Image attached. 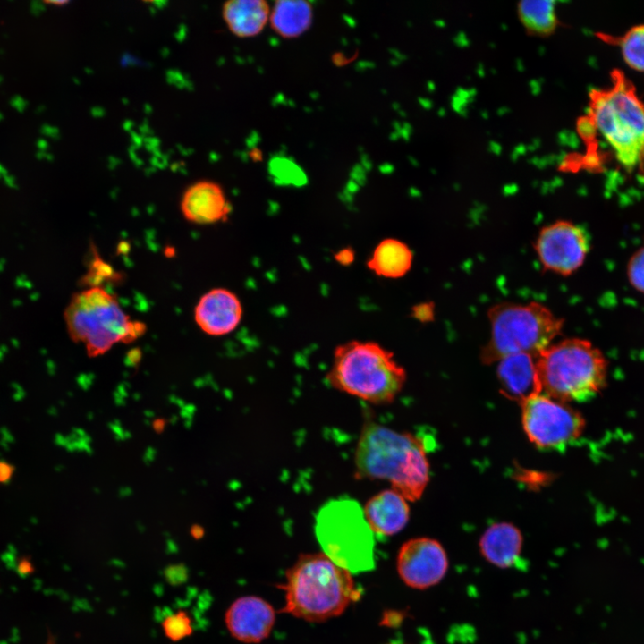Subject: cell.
Returning <instances> with one entry per match:
<instances>
[{
  "label": "cell",
  "instance_id": "obj_6",
  "mask_svg": "<svg viewBox=\"0 0 644 644\" xmlns=\"http://www.w3.org/2000/svg\"><path fill=\"white\" fill-rule=\"evenodd\" d=\"M490 336L481 351L486 364L516 353L537 356L560 335L564 320L539 302H499L487 311Z\"/></svg>",
  "mask_w": 644,
  "mask_h": 644
},
{
  "label": "cell",
  "instance_id": "obj_16",
  "mask_svg": "<svg viewBox=\"0 0 644 644\" xmlns=\"http://www.w3.org/2000/svg\"><path fill=\"white\" fill-rule=\"evenodd\" d=\"M407 499L393 488L371 496L362 508L365 520L374 535L391 537L400 532L410 518Z\"/></svg>",
  "mask_w": 644,
  "mask_h": 644
},
{
  "label": "cell",
  "instance_id": "obj_29",
  "mask_svg": "<svg viewBox=\"0 0 644 644\" xmlns=\"http://www.w3.org/2000/svg\"><path fill=\"white\" fill-rule=\"evenodd\" d=\"M66 3H67L66 1L49 2V4H56V5L65 4Z\"/></svg>",
  "mask_w": 644,
  "mask_h": 644
},
{
  "label": "cell",
  "instance_id": "obj_28",
  "mask_svg": "<svg viewBox=\"0 0 644 644\" xmlns=\"http://www.w3.org/2000/svg\"><path fill=\"white\" fill-rule=\"evenodd\" d=\"M203 534H204V530L199 525H195L191 529V535L196 538H201L203 536Z\"/></svg>",
  "mask_w": 644,
  "mask_h": 644
},
{
  "label": "cell",
  "instance_id": "obj_2",
  "mask_svg": "<svg viewBox=\"0 0 644 644\" xmlns=\"http://www.w3.org/2000/svg\"><path fill=\"white\" fill-rule=\"evenodd\" d=\"M283 612L319 623L342 614L360 597L352 573L324 553L301 554L285 572Z\"/></svg>",
  "mask_w": 644,
  "mask_h": 644
},
{
  "label": "cell",
  "instance_id": "obj_25",
  "mask_svg": "<svg viewBox=\"0 0 644 644\" xmlns=\"http://www.w3.org/2000/svg\"><path fill=\"white\" fill-rule=\"evenodd\" d=\"M334 258L340 265L349 266L354 261L355 252L351 247H345L336 251Z\"/></svg>",
  "mask_w": 644,
  "mask_h": 644
},
{
  "label": "cell",
  "instance_id": "obj_19",
  "mask_svg": "<svg viewBox=\"0 0 644 644\" xmlns=\"http://www.w3.org/2000/svg\"><path fill=\"white\" fill-rule=\"evenodd\" d=\"M413 253L403 242L394 238L382 240L373 250L367 267L378 276L396 279L411 268Z\"/></svg>",
  "mask_w": 644,
  "mask_h": 644
},
{
  "label": "cell",
  "instance_id": "obj_7",
  "mask_svg": "<svg viewBox=\"0 0 644 644\" xmlns=\"http://www.w3.org/2000/svg\"><path fill=\"white\" fill-rule=\"evenodd\" d=\"M71 338L83 343L89 356H98L115 343H129L145 330L132 321L114 295L100 286H90L75 293L64 310Z\"/></svg>",
  "mask_w": 644,
  "mask_h": 644
},
{
  "label": "cell",
  "instance_id": "obj_20",
  "mask_svg": "<svg viewBox=\"0 0 644 644\" xmlns=\"http://www.w3.org/2000/svg\"><path fill=\"white\" fill-rule=\"evenodd\" d=\"M312 18V6L307 1H277L270 14L272 28L286 38L303 34L310 27Z\"/></svg>",
  "mask_w": 644,
  "mask_h": 644
},
{
  "label": "cell",
  "instance_id": "obj_27",
  "mask_svg": "<svg viewBox=\"0 0 644 644\" xmlns=\"http://www.w3.org/2000/svg\"><path fill=\"white\" fill-rule=\"evenodd\" d=\"M637 167H638V174H639V177H640V180H642L643 182H644V147H643V149H642V151H641L640 157V160H639V163H638Z\"/></svg>",
  "mask_w": 644,
  "mask_h": 644
},
{
  "label": "cell",
  "instance_id": "obj_14",
  "mask_svg": "<svg viewBox=\"0 0 644 644\" xmlns=\"http://www.w3.org/2000/svg\"><path fill=\"white\" fill-rule=\"evenodd\" d=\"M537 356L516 353L498 361L496 376L501 393L508 399L522 403L541 394Z\"/></svg>",
  "mask_w": 644,
  "mask_h": 644
},
{
  "label": "cell",
  "instance_id": "obj_18",
  "mask_svg": "<svg viewBox=\"0 0 644 644\" xmlns=\"http://www.w3.org/2000/svg\"><path fill=\"white\" fill-rule=\"evenodd\" d=\"M223 19L233 34L250 38L259 34L270 17L263 0H231L223 5Z\"/></svg>",
  "mask_w": 644,
  "mask_h": 644
},
{
  "label": "cell",
  "instance_id": "obj_21",
  "mask_svg": "<svg viewBox=\"0 0 644 644\" xmlns=\"http://www.w3.org/2000/svg\"><path fill=\"white\" fill-rule=\"evenodd\" d=\"M597 37L608 44L617 46L626 64L644 72V23L636 24L619 36L600 32Z\"/></svg>",
  "mask_w": 644,
  "mask_h": 644
},
{
  "label": "cell",
  "instance_id": "obj_5",
  "mask_svg": "<svg viewBox=\"0 0 644 644\" xmlns=\"http://www.w3.org/2000/svg\"><path fill=\"white\" fill-rule=\"evenodd\" d=\"M541 394L564 402H586L607 385L608 361L600 349L584 338L550 343L536 357Z\"/></svg>",
  "mask_w": 644,
  "mask_h": 644
},
{
  "label": "cell",
  "instance_id": "obj_30",
  "mask_svg": "<svg viewBox=\"0 0 644 644\" xmlns=\"http://www.w3.org/2000/svg\"><path fill=\"white\" fill-rule=\"evenodd\" d=\"M386 644H407V643H403V642H402V641H395V640H394V641H391V642H388V643H386Z\"/></svg>",
  "mask_w": 644,
  "mask_h": 644
},
{
  "label": "cell",
  "instance_id": "obj_26",
  "mask_svg": "<svg viewBox=\"0 0 644 644\" xmlns=\"http://www.w3.org/2000/svg\"><path fill=\"white\" fill-rule=\"evenodd\" d=\"M14 466L4 460H0V484L9 482L14 474Z\"/></svg>",
  "mask_w": 644,
  "mask_h": 644
},
{
  "label": "cell",
  "instance_id": "obj_11",
  "mask_svg": "<svg viewBox=\"0 0 644 644\" xmlns=\"http://www.w3.org/2000/svg\"><path fill=\"white\" fill-rule=\"evenodd\" d=\"M396 569L408 586L425 589L436 585L448 569V557L436 539L420 537L404 542L397 555Z\"/></svg>",
  "mask_w": 644,
  "mask_h": 644
},
{
  "label": "cell",
  "instance_id": "obj_22",
  "mask_svg": "<svg viewBox=\"0 0 644 644\" xmlns=\"http://www.w3.org/2000/svg\"><path fill=\"white\" fill-rule=\"evenodd\" d=\"M553 1H521L519 13L524 25L538 34H548L556 26Z\"/></svg>",
  "mask_w": 644,
  "mask_h": 644
},
{
  "label": "cell",
  "instance_id": "obj_1",
  "mask_svg": "<svg viewBox=\"0 0 644 644\" xmlns=\"http://www.w3.org/2000/svg\"><path fill=\"white\" fill-rule=\"evenodd\" d=\"M354 475L358 479L386 480L408 501H416L429 480L425 445L409 432L367 421L354 453Z\"/></svg>",
  "mask_w": 644,
  "mask_h": 644
},
{
  "label": "cell",
  "instance_id": "obj_9",
  "mask_svg": "<svg viewBox=\"0 0 644 644\" xmlns=\"http://www.w3.org/2000/svg\"><path fill=\"white\" fill-rule=\"evenodd\" d=\"M521 405L523 430L539 448H564L580 438L585 430V419L567 402L538 394Z\"/></svg>",
  "mask_w": 644,
  "mask_h": 644
},
{
  "label": "cell",
  "instance_id": "obj_12",
  "mask_svg": "<svg viewBox=\"0 0 644 644\" xmlns=\"http://www.w3.org/2000/svg\"><path fill=\"white\" fill-rule=\"evenodd\" d=\"M275 612L265 599L243 596L234 600L225 614V626L233 638L246 644L267 639L275 625Z\"/></svg>",
  "mask_w": 644,
  "mask_h": 644
},
{
  "label": "cell",
  "instance_id": "obj_24",
  "mask_svg": "<svg viewBox=\"0 0 644 644\" xmlns=\"http://www.w3.org/2000/svg\"><path fill=\"white\" fill-rule=\"evenodd\" d=\"M627 276L631 286L644 294V247L636 250L630 258Z\"/></svg>",
  "mask_w": 644,
  "mask_h": 644
},
{
  "label": "cell",
  "instance_id": "obj_3",
  "mask_svg": "<svg viewBox=\"0 0 644 644\" xmlns=\"http://www.w3.org/2000/svg\"><path fill=\"white\" fill-rule=\"evenodd\" d=\"M326 380L339 392L383 405L401 393L406 371L394 353L378 343L352 340L335 349Z\"/></svg>",
  "mask_w": 644,
  "mask_h": 644
},
{
  "label": "cell",
  "instance_id": "obj_15",
  "mask_svg": "<svg viewBox=\"0 0 644 644\" xmlns=\"http://www.w3.org/2000/svg\"><path fill=\"white\" fill-rule=\"evenodd\" d=\"M181 210L186 220L208 225L225 220L231 206L222 187L211 181H199L184 191Z\"/></svg>",
  "mask_w": 644,
  "mask_h": 644
},
{
  "label": "cell",
  "instance_id": "obj_13",
  "mask_svg": "<svg viewBox=\"0 0 644 644\" xmlns=\"http://www.w3.org/2000/svg\"><path fill=\"white\" fill-rule=\"evenodd\" d=\"M242 305L238 296L225 288H214L201 296L194 310L199 327L212 336L225 335L239 326Z\"/></svg>",
  "mask_w": 644,
  "mask_h": 644
},
{
  "label": "cell",
  "instance_id": "obj_23",
  "mask_svg": "<svg viewBox=\"0 0 644 644\" xmlns=\"http://www.w3.org/2000/svg\"><path fill=\"white\" fill-rule=\"evenodd\" d=\"M165 636L173 642L181 641L193 632L192 619L184 610L167 615L161 623Z\"/></svg>",
  "mask_w": 644,
  "mask_h": 644
},
{
  "label": "cell",
  "instance_id": "obj_4",
  "mask_svg": "<svg viewBox=\"0 0 644 644\" xmlns=\"http://www.w3.org/2000/svg\"><path fill=\"white\" fill-rule=\"evenodd\" d=\"M588 119L626 169L637 167L644 147V101L633 82L619 69L610 72V85L589 94Z\"/></svg>",
  "mask_w": 644,
  "mask_h": 644
},
{
  "label": "cell",
  "instance_id": "obj_10",
  "mask_svg": "<svg viewBox=\"0 0 644 644\" xmlns=\"http://www.w3.org/2000/svg\"><path fill=\"white\" fill-rule=\"evenodd\" d=\"M534 249L545 271L568 276L583 265L589 242L579 225L559 220L539 231Z\"/></svg>",
  "mask_w": 644,
  "mask_h": 644
},
{
  "label": "cell",
  "instance_id": "obj_17",
  "mask_svg": "<svg viewBox=\"0 0 644 644\" xmlns=\"http://www.w3.org/2000/svg\"><path fill=\"white\" fill-rule=\"evenodd\" d=\"M522 535L518 528L509 522L492 524L479 540V549L484 558L493 565L508 568L520 558Z\"/></svg>",
  "mask_w": 644,
  "mask_h": 644
},
{
  "label": "cell",
  "instance_id": "obj_8",
  "mask_svg": "<svg viewBox=\"0 0 644 644\" xmlns=\"http://www.w3.org/2000/svg\"><path fill=\"white\" fill-rule=\"evenodd\" d=\"M315 535L322 553L351 573L374 569L375 535L357 501L341 497L326 502L316 515Z\"/></svg>",
  "mask_w": 644,
  "mask_h": 644
}]
</instances>
